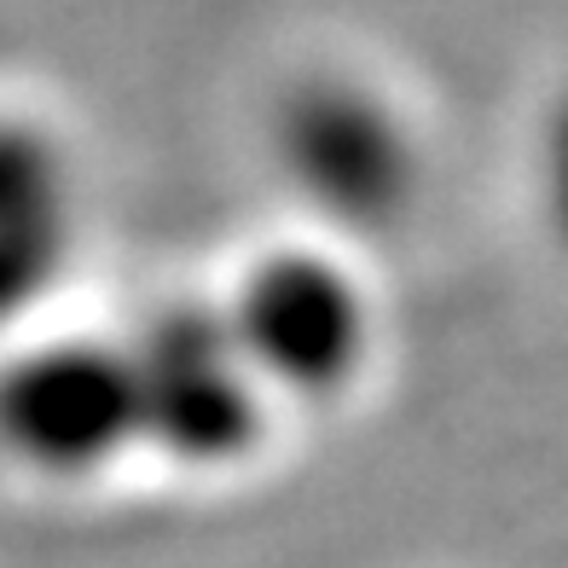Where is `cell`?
Instances as JSON below:
<instances>
[{"label":"cell","mask_w":568,"mask_h":568,"mask_svg":"<svg viewBox=\"0 0 568 568\" xmlns=\"http://www.w3.org/2000/svg\"><path fill=\"white\" fill-rule=\"evenodd\" d=\"M140 424V377L105 348H36L0 372V447L47 476L105 464Z\"/></svg>","instance_id":"cell-1"}]
</instances>
